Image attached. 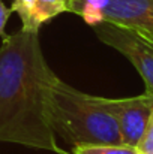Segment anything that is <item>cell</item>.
Wrapping results in <instances>:
<instances>
[{"label": "cell", "instance_id": "obj_4", "mask_svg": "<svg viewBox=\"0 0 153 154\" xmlns=\"http://www.w3.org/2000/svg\"><path fill=\"white\" fill-rule=\"evenodd\" d=\"M98 99L102 106L108 109L116 118L122 144L138 147L153 111V96L143 93L134 97L108 99L98 96Z\"/></svg>", "mask_w": 153, "mask_h": 154}, {"label": "cell", "instance_id": "obj_5", "mask_svg": "<svg viewBox=\"0 0 153 154\" xmlns=\"http://www.w3.org/2000/svg\"><path fill=\"white\" fill-rule=\"evenodd\" d=\"M104 18L153 36V0H107Z\"/></svg>", "mask_w": 153, "mask_h": 154}, {"label": "cell", "instance_id": "obj_8", "mask_svg": "<svg viewBox=\"0 0 153 154\" xmlns=\"http://www.w3.org/2000/svg\"><path fill=\"white\" fill-rule=\"evenodd\" d=\"M72 154H140L137 147L125 144H83L75 145Z\"/></svg>", "mask_w": 153, "mask_h": 154}, {"label": "cell", "instance_id": "obj_11", "mask_svg": "<svg viewBox=\"0 0 153 154\" xmlns=\"http://www.w3.org/2000/svg\"><path fill=\"white\" fill-rule=\"evenodd\" d=\"M147 36H150V35H147ZM150 38H152V39H153V36H150Z\"/></svg>", "mask_w": 153, "mask_h": 154}, {"label": "cell", "instance_id": "obj_1", "mask_svg": "<svg viewBox=\"0 0 153 154\" xmlns=\"http://www.w3.org/2000/svg\"><path fill=\"white\" fill-rule=\"evenodd\" d=\"M56 73L48 66L39 32L5 35L0 47V144H18L54 154L66 153L48 114V91Z\"/></svg>", "mask_w": 153, "mask_h": 154}, {"label": "cell", "instance_id": "obj_9", "mask_svg": "<svg viewBox=\"0 0 153 154\" xmlns=\"http://www.w3.org/2000/svg\"><path fill=\"white\" fill-rule=\"evenodd\" d=\"M137 148H138L140 154H153V111L150 114L149 121H147L144 135H143Z\"/></svg>", "mask_w": 153, "mask_h": 154}, {"label": "cell", "instance_id": "obj_7", "mask_svg": "<svg viewBox=\"0 0 153 154\" xmlns=\"http://www.w3.org/2000/svg\"><path fill=\"white\" fill-rule=\"evenodd\" d=\"M105 5L107 0H69V12L80 15L86 24L95 27L105 21Z\"/></svg>", "mask_w": 153, "mask_h": 154}, {"label": "cell", "instance_id": "obj_2", "mask_svg": "<svg viewBox=\"0 0 153 154\" xmlns=\"http://www.w3.org/2000/svg\"><path fill=\"white\" fill-rule=\"evenodd\" d=\"M48 114L56 135L75 145L122 144L120 130L113 114L98 96L83 93L57 75L48 91Z\"/></svg>", "mask_w": 153, "mask_h": 154}, {"label": "cell", "instance_id": "obj_10", "mask_svg": "<svg viewBox=\"0 0 153 154\" xmlns=\"http://www.w3.org/2000/svg\"><path fill=\"white\" fill-rule=\"evenodd\" d=\"M11 14H12L11 8H6L3 0H0V36H5V27H6V23H8Z\"/></svg>", "mask_w": 153, "mask_h": 154}, {"label": "cell", "instance_id": "obj_3", "mask_svg": "<svg viewBox=\"0 0 153 154\" xmlns=\"http://www.w3.org/2000/svg\"><path fill=\"white\" fill-rule=\"evenodd\" d=\"M96 38L126 57L140 73L146 93L153 96V39L135 29L104 21L93 27Z\"/></svg>", "mask_w": 153, "mask_h": 154}, {"label": "cell", "instance_id": "obj_6", "mask_svg": "<svg viewBox=\"0 0 153 154\" xmlns=\"http://www.w3.org/2000/svg\"><path fill=\"white\" fill-rule=\"evenodd\" d=\"M11 11L20 17L23 30L39 32L45 23L69 12V0H14Z\"/></svg>", "mask_w": 153, "mask_h": 154}]
</instances>
